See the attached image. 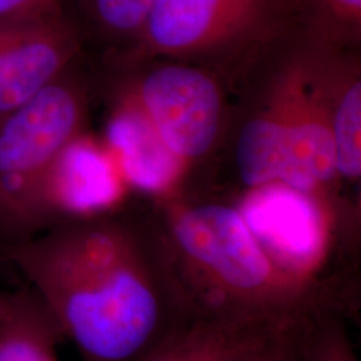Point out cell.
Segmentation results:
<instances>
[{"mask_svg": "<svg viewBox=\"0 0 361 361\" xmlns=\"http://www.w3.org/2000/svg\"><path fill=\"white\" fill-rule=\"evenodd\" d=\"M6 257L83 361H131L188 316L147 219H67Z\"/></svg>", "mask_w": 361, "mask_h": 361, "instance_id": "cell-1", "label": "cell"}, {"mask_svg": "<svg viewBox=\"0 0 361 361\" xmlns=\"http://www.w3.org/2000/svg\"><path fill=\"white\" fill-rule=\"evenodd\" d=\"M147 222L188 314L297 322L319 308L345 310L281 271L234 204L180 192L154 200Z\"/></svg>", "mask_w": 361, "mask_h": 361, "instance_id": "cell-2", "label": "cell"}, {"mask_svg": "<svg viewBox=\"0 0 361 361\" xmlns=\"http://www.w3.org/2000/svg\"><path fill=\"white\" fill-rule=\"evenodd\" d=\"M296 25L293 0H152L141 37L116 65L171 59L238 75Z\"/></svg>", "mask_w": 361, "mask_h": 361, "instance_id": "cell-3", "label": "cell"}, {"mask_svg": "<svg viewBox=\"0 0 361 361\" xmlns=\"http://www.w3.org/2000/svg\"><path fill=\"white\" fill-rule=\"evenodd\" d=\"M86 83L75 66L0 121V225L16 241L49 228L47 193L67 146L85 133Z\"/></svg>", "mask_w": 361, "mask_h": 361, "instance_id": "cell-4", "label": "cell"}, {"mask_svg": "<svg viewBox=\"0 0 361 361\" xmlns=\"http://www.w3.org/2000/svg\"><path fill=\"white\" fill-rule=\"evenodd\" d=\"M310 39L295 26L240 73L245 89L233 122V162L243 192L281 182Z\"/></svg>", "mask_w": 361, "mask_h": 361, "instance_id": "cell-5", "label": "cell"}, {"mask_svg": "<svg viewBox=\"0 0 361 361\" xmlns=\"http://www.w3.org/2000/svg\"><path fill=\"white\" fill-rule=\"evenodd\" d=\"M118 68L125 75L119 79L116 98L138 107L186 165L216 149L229 121L217 71L171 59H150Z\"/></svg>", "mask_w": 361, "mask_h": 361, "instance_id": "cell-6", "label": "cell"}, {"mask_svg": "<svg viewBox=\"0 0 361 361\" xmlns=\"http://www.w3.org/2000/svg\"><path fill=\"white\" fill-rule=\"evenodd\" d=\"M83 40L65 10L0 27V121L74 67Z\"/></svg>", "mask_w": 361, "mask_h": 361, "instance_id": "cell-7", "label": "cell"}, {"mask_svg": "<svg viewBox=\"0 0 361 361\" xmlns=\"http://www.w3.org/2000/svg\"><path fill=\"white\" fill-rule=\"evenodd\" d=\"M128 188L110 149L83 133L67 146L54 169L47 193L51 225L118 212Z\"/></svg>", "mask_w": 361, "mask_h": 361, "instance_id": "cell-8", "label": "cell"}, {"mask_svg": "<svg viewBox=\"0 0 361 361\" xmlns=\"http://www.w3.org/2000/svg\"><path fill=\"white\" fill-rule=\"evenodd\" d=\"M312 42L313 75L334 135L337 177L341 189L352 188L360 195V52L314 39Z\"/></svg>", "mask_w": 361, "mask_h": 361, "instance_id": "cell-9", "label": "cell"}, {"mask_svg": "<svg viewBox=\"0 0 361 361\" xmlns=\"http://www.w3.org/2000/svg\"><path fill=\"white\" fill-rule=\"evenodd\" d=\"M106 141L129 188L154 200L182 192L188 165L169 149L138 107L114 97Z\"/></svg>", "mask_w": 361, "mask_h": 361, "instance_id": "cell-10", "label": "cell"}, {"mask_svg": "<svg viewBox=\"0 0 361 361\" xmlns=\"http://www.w3.org/2000/svg\"><path fill=\"white\" fill-rule=\"evenodd\" d=\"M293 323L246 316L188 314L131 361H237Z\"/></svg>", "mask_w": 361, "mask_h": 361, "instance_id": "cell-11", "label": "cell"}, {"mask_svg": "<svg viewBox=\"0 0 361 361\" xmlns=\"http://www.w3.org/2000/svg\"><path fill=\"white\" fill-rule=\"evenodd\" d=\"M65 340L28 288L0 290V361H59Z\"/></svg>", "mask_w": 361, "mask_h": 361, "instance_id": "cell-12", "label": "cell"}, {"mask_svg": "<svg viewBox=\"0 0 361 361\" xmlns=\"http://www.w3.org/2000/svg\"><path fill=\"white\" fill-rule=\"evenodd\" d=\"M62 4L83 39L104 43L116 58L138 42L152 0H62Z\"/></svg>", "mask_w": 361, "mask_h": 361, "instance_id": "cell-13", "label": "cell"}, {"mask_svg": "<svg viewBox=\"0 0 361 361\" xmlns=\"http://www.w3.org/2000/svg\"><path fill=\"white\" fill-rule=\"evenodd\" d=\"M296 23L317 42L360 49L361 0H293Z\"/></svg>", "mask_w": 361, "mask_h": 361, "instance_id": "cell-14", "label": "cell"}, {"mask_svg": "<svg viewBox=\"0 0 361 361\" xmlns=\"http://www.w3.org/2000/svg\"><path fill=\"white\" fill-rule=\"evenodd\" d=\"M352 316L337 308L308 313L298 325L304 361H360L349 332Z\"/></svg>", "mask_w": 361, "mask_h": 361, "instance_id": "cell-15", "label": "cell"}, {"mask_svg": "<svg viewBox=\"0 0 361 361\" xmlns=\"http://www.w3.org/2000/svg\"><path fill=\"white\" fill-rule=\"evenodd\" d=\"M300 322L289 324L237 361H304L298 336Z\"/></svg>", "mask_w": 361, "mask_h": 361, "instance_id": "cell-16", "label": "cell"}, {"mask_svg": "<svg viewBox=\"0 0 361 361\" xmlns=\"http://www.w3.org/2000/svg\"><path fill=\"white\" fill-rule=\"evenodd\" d=\"M62 10V0H0V27Z\"/></svg>", "mask_w": 361, "mask_h": 361, "instance_id": "cell-17", "label": "cell"}]
</instances>
